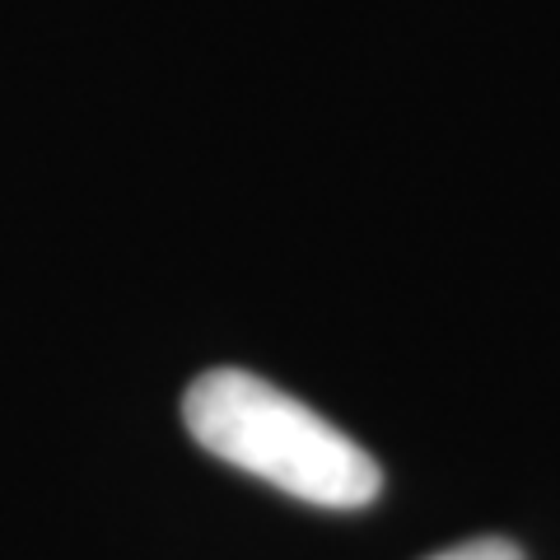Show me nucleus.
<instances>
[{"label": "nucleus", "instance_id": "nucleus-1", "mask_svg": "<svg viewBox=\"0 0 560 560\" xmlns=\"http://www.w3.org/2000/svg\"><path fill=\"white\" fill-rule=\"evenodd\" d=\"M183 420L210 458L318 510H364L383 471L350 434L248 370H210L187 388Z\"/></svg>", "mask_w": 560, "mask_h": 560}, {"label": "nucleus", "instance_id": "nucleus-2", "mask_svg": "<svg viewBox=\"0 0 560 560\" xmlns=\"http://www.w3.org/2000/svg\"><path fill=\"white\" fill-rule=\"evenodd\" d=\"M430 560H523V551L514 541H500V537H477V541H463V547H448Z\"/></svg>", "mask_w": 560, "mask_h": 560}]
</instances>
